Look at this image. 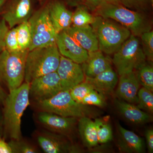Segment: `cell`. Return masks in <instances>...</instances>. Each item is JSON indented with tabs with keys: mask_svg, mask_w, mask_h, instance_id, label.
<instances>
[{
	"mask_svg": "<svg viewBox=\"0 0 153 153\" xmlns=\"http://www.w3.org/2000/svg\"><path fill=\"white\" fill-rule=\"evenodd\" d=\"M30 83L24 82L18 88L9 92L3 103V137L19 140L22 138V118L30 104Z\"/></svg>",
	"mask_w": 153,
	"mask_h": 153,
	"instance_id": "1",
	"label": "cell"
},
{
	"mask_svg": "<svg viewBox=\"0 0 153 153\" xmlns=\"http://www.w3.org/2000/svg\"><path fill=\"white\" fill-rule=\"evenodd\" d=\"M95 11L97 16L116 21L137 37L152 29L150 23L144 15L128 8L120 3L105 1Z\"/></svg>",
	"mask_w": 153,
	"mask_h": 153,
	"instance_id": "2",
	"label": "cell"
},
{
	"mask_svg": "<svg viewBox=\"0 0 153 153\" xmlns=\"http://www.w3.org/2000/svg\"><path fill=\"white\" fill-rule=\"evenodd\" d=\"M60 55L56 44L29 51L26 59L25 82L30 84L37 77L57 71Z\"/></svg>",
	"mask_w": 153,
	"mask_h": 153,
	"instance_id": "3",
	"label": "cell"
},
{
	"mask_svg": "<svg viewBox=\"0 0 153 153\" xmlns=\"http://www.w3.org/2000/svg\"><path fill=\"white\" fill-rule=\"evenodd\" d=\"M91 26L98 40L99 49L108 55L115 53L131 34L119 23L99 16L94 17Z\"/></svg>",
	"mask_w": 153,
	"mask_h": 153,
	"instance_id": "4",
	"label": "cell"
},
{
	"mask_svg": "<svg viewBox=\"0 0 153 153\" xmlns=\"http://www.w3.org/2000/svg\"><path fill=\"white\" fill-rule=\"evenodd\" d=\"M29 51L27 49L10 52L5 49L0 54V82L9 92L18 88L24 82Z\"/></svg>",
	"mask_w": 153,
	"mask_h": 153,
	"instance_id": "5",
	"label": "cell"
},
{
	"mask_svg": "<svg viewBox=\"0 0 153 153\" xmlns=\"http://www.w3.org/2000/svg\"><path fill=\"white\" fill-rule=\"evenodd\" d=\"M36 102L40 111L52 113L65 117H90L94 114L93 110L89 105L74 100L69 91H61L49 99Z\"/></svg>",
	"mask_w": 153,
	"mask_h": 153,
	"instance_id": "6",
	"label": "cell"
},
{
	"mask_svg": "<svg viewBox=\"0 0 153 153\" xmlns=\"http://www.w3.org/2000/svg\"><path fill=\"white\" fill-rule=\"evenodd\" d=\"M146 59L139 39L131 34L114 54L112 62L120 76L136 70L146 63Z\"/></svg>",
	"mask_w": 153,
	"mask_h": 153,
	"instance_id": "7",
	"label": "cell"
},
{
	"mask_svg": "<svg viewBox=\"0 0 153 153\" xmlns=\"http://www.w3.org/2000/svg\"><path fill=\"white\" fill-rule=\"evenodd\" d=\"M28 22L32 36L29 51L56 44L57 34L50 19L48 5L32 14Z\"/></svg>",
	"mask_w": 153,
	"mask_h": 153,
	"instance_id": "8",
	"label": "cell"
},
{
	"mask_svg": "<svg viewBox=\"0 0 153 153\" xmlns=\"http://www.w3.org/2000/svg\"><path fill=\"white\" fill-rule=\"evenodd\" d=\"M62 91L57 71L37 77L30 83V97L36 102L53 97Z\"/></svg>",
	"mask_w": 153,
	"mask_h": 153,
	"instance_id": "9",
	"label": "cell"
},
{
	"mask_svg": "<svg viewBox=\"0 0 153 153\" xmlns=\"http://www.w3.org/2000/svg\"><path fill=\"white\" fill-rule=\"evenodd\" d=\"M32 14L31 0H10L6 2L1 16L10 29L28 22Z\"/></svg>",
	"mask_w": 153,
	"mask_h": 153,
	"instance_id": "10",
	"label": "cell"
},
{
	"mask_svg": "<svg viewBox=\"0 0 153 153\" xmlns=\"http://www.w3.org/2000/svg\"><path fill=\"white\" fill-rule=\"evenodd\" d=\"M56 71L60 77L62 91H69L85 80V74L80 64L62 55Z\"/></svg>",
	"mask_w": 153,
	"mask_h": 153,
	"instance_id": "11",
	"label": "cell"
},
{
	"mask_svg": "<svg viewBox=\"0 0 153 153\" xmlns=\"http://www.w3.org/2000/svg\"><path fill=\"white\" fill-rule=\"evenodd\" d=\"M65 136L51 131H44L38 134L37 140L38 144L46 153L77 152L78 148Z\"/></svg>",
	"mask_w": 153,
	"mask_h": 153,
	"instance_id": "12",
	"label": "cell"
},
{
	"mask_svg": "<svg viewBox=\"0 0 153 153\" xmlns=\"http://www.w3.org/2000/svg\"><path fill=\"white\" fill-rule=\"evenodd\" d=\"M38 122L48 130L66 136L72 131L78 123V118L65 117L52 113L40 111L37 116Z\"/></svg>",
	"mask_w": 153,
	"mask_h": 153,
	"instance_id": "13",
	"label": "cell"
},
{
	"mask_svg": "<svg viewBox=\"0 0 153 153\" xmlns=\"http://www.w3.org/2000/svg\"><path fill=\"white\" fill-rule=\"evenodd\" d=\"M56 44L60 55L75 63H85L88 57V53L75 41L65 31L57 34Z\"/></svg>",
	"mask_w": 153,
	"mask_h": 153,
	"instance_id": "14",
	"label": "cell"
},
{
	"mask_svg": "<svg viewBox=\"0 0 153 153\" xmlns=\"http://www.w3.org/2000/svg\"><path fill=\"white\" fill-rule=\"evenodd\" d=\"M64 31L88 53L99 50L97 37L91 25L83 27L70 26Z\"/></svg>",
	"mask_w": 153,
	"mask_h": 153,
	"instance_id": "15",
	"label": "cell"
},
{
	"mask_svg": "<svg viewBox=\"0 0 153 153\" xmlns=\"http://www.w3.org/2000/svg\"><path fill=\"white\" fill-rule=\"evenodd\" d=\"M48 7L50 19L57 34L71 26L73 13L64 4L55 1L48 5Z\"/></svg>",
	"mask_w": 153,
	"mask_h": 153,
	"instance_id": "16",
	"label": "cell"
},
{
	"mask_svg": "<svg viewBox=\"0 0 153 153\" xmlns=\"http://www.w3.org/2000/svg\"><path fill=\"white\" fill-rule=\"evenodd\" d=\"M120 76L117 95L130 103H137L140 83L135 72L132 71Z\"/></svg>",
	"mask_w": 153,
	"mask_h": 153,
	"instance_id": "17",
	"label": "cell"
},
{
	"mask_svg": "<svg viewBox=\"0 0 153 153\" xmlns=\"http://www.w3.org/2000/svg\"><path fill=\"white\" fill-rule=\"evenodd\" d=\"M84 81L94 90L104 96L112 93L117 84L118 77L116 72L111 68L94 77L85 76Z\"/></svg>",
	"mask_w": 153,
	"mask_h": 153,
	"instance_id": "18",
	"label": "cell"
},
{
	"mask_svg": "<svg viewBox=\"0 0 153 153\" xmlns=\"http://www.w3.org/2000/svg\"><path fill=\"white\" fill-rule=\"evenodd\" d=\"M82 68L86 77H94L111 68L110 61L98 50L89 52L87 60Z\"/></svg>",
	"mask_w": 153,
	"mask_h": 153,
	"instance_id": "19",
	"label": "cell"
},
{
	"mask_svg": "<svg viewBox=\"0 0 153 153\" xmlns=\"http://www.w3.org/2000/svg\"><path fill=\"white\" fill-rule=\"evenodd\" d=\"M115 104L121 114L131 122L142 124L148 122L151 120L149 114L134 105L117 100L116 101Z\"/></svg>",
	"mask_w": 153,
	"mask_h": 153,
	"instance_id": "20",
	"label": "cell"
},
{
	"mask_svg": "<svg viewBox=\"0 0 153 153\" xmlns=\"http://www.w3.org/2000/svg\"><path fill=\"white\" fill-rule=\"evenodd\" d=\"M78 128L83 143L88 148L97 146L99 143L95 123L90 117H80L78 119Z\"/></svg>",
	"mask_w": 153,
	"mask_h": 153,
	"instance_id": "21",
	"label": "cell"
},
{
	"mask_svg": "<svg viewBox=\"0 0 153 153\" xmlns=\"http://www.w3.org/2000/svg\"><path fill=\"white\" fill-rule=\"evenodd\" d=\"M121 136L120 147L124 151L130 152L142 153L144 150L143 139L133 132L119 126Z\"/></svg>",
	"mask_w": 153,
	"mask_h": 153,
	"instance_id": "22",
	"label": "cell"
},
{
	"mask_svg": "<svg viewBox=\"0 0 153 153\" xmlns=\"http://www.w3.org/2000/svg\"><path fill=\"white\" fill-rule=\"evenodd\" d=\"M17 38L20 50H29L32 36L31 28L28 21L17 26Z\"/></svg>",
	"mask_w": 153,
	"mask_h": 153,
	"instance_id": "23",
	"label": "cell"
},
{
	"mask_svg": "<svg viewBox=\"0 0 153 153\" xmlns=\"http://www.w3.org/2000/svg\"><path fill=\"white\" fill-rule=\"evenodd\" d=\"M137 78L143 87L153 91V68L151 65L144 63L136 70Z\"/></svg>",
	"mask_w": 153,
	"mask_h": 153,
	"instance_id": "24",
	"label": "cell"
},
{
	"mask_svg": "<svg viewBox=\"0 0 153 153\" xmlns=\"http://www.w3.org/2000/svg\"><path fill=\"white\" fill-rule=\"evenodd\" d=\"M94 19V16L88 12L86 8L79 7L72 14V26L83 27L91 25Z\"/></svg>",
	"mask_w": 153,
	"mask_h": 153,
	"instance_id": "25",
	"label": "cell"
},
{
	"mask_svg": "<svg viewBox=\"0 0 153 153\" xmlns=\"http://www.w3.org/2000/svg\"><path fill=\"white\" fill-rule=\"evenodd\" d=\"M137 102L140 109L152 114L153 112V94L152 91L144 87L139 90L137 94Z\"/></svg>",
	"mask_w": 153,
	"mask_h": 153,
	"instance_id": "26",
	"label": "cell"
},
{
	"mask_svg": "<svg viewBox=\"0 0 153 153\" xmlns=\"http://www.w3.org/2000/svg\"><path fill=\"white\" fill-rule=\"evenodd\" d=\"M95 123L98 143H105L112 139V131L111 127L108 124L104 122L100 119H96Z\"/></svg>",
	"mask_w": 153,
	"mask_h": 153,
	"instance_id": "27",
	"label": "cell"
},
{
	"mask_svg": "<svg viewBox=\"0 0 153 153\" xmlns=\"http://www.w3.org/2000/svg\"><path fill=\"white\" fill-rule=\"evenodd\" d=\"M9 144L13 153H36L38 152L37 148L32 144L22 139L10 140Z\"/></svg>",
	"mask_w": 153,
	"mask_h": 153,
	"instance_id": "28",
	"label": "cell"
},
{
	"mask_svg": "<svg viewBox=\"0 0 153 153\" xmlns=\"http://www.w3.org/2000/svg\"><path fill=\"white\" fill-rule=\"evenodd\" d=\"M92 89L90 85L84 81L75 85L69 91L73 99L81 103L82 100Z\"/></svg>",
	"mask_w": 153,
	"mask_h": 153,
	"instance_id": "29",
	"label": "cell"
},
{
	"mask_svg": "<svg viewBox=\"0 0 153 153\" xmlns=\"http://www.w3.org/2000/svg\"><path fill=\"white\" fill-rule=\"evenodd\" d=\"M143 50L146 58L152 62L153 60V32H145L141 35Z\"/></svg>",
	"mask_w": 153,
	"mask_h": 153,
	"instance_id": "30",
	"label": "cell"
},
{
	"mask_svg": "<svg viewBox=\"0 0 153 153\" xmlns=\"http://www.w3.org/2000/svg\"><path fill=\"white\" fill-rule=\"evenodd\" d=\"M81 103L87 105L104 107L106 105L104 96L92 89L82 100Z\"/></svg>",
	"mask_w": 153,
	"mask_h": 153,
	"instance_id": "31",
	"label": "cell"
},
{
	"mask_svg": "<svg viewBox=\"0 0 153 153\" xmlns=\"http://www.w3.org/2000/svg\"><path fill=\"white\" fill-rule=\"evenodd\" d=\"M5 49L10 52L20 50L17 38V27L9 29L5 38Z\"/></svg>",
	"mask_w": 153,
	"mask_h": 153,
	"instance_id": "32",
	"label": "cell"
},
{
	"mask_svg": "<svg viewBox=\"0 0 153 153\" xmlns=\"http://www.w3.org/2000/svg\"><path fill=\"white\" fill-rule=\"evenodd\" d=\"M151 0H119V3L129 9L140 10L145 8Z\"/></svg>",
	"mask_w": 153,
	"mask_h": 153,
	"instance_id": "33",
	"label": "cell"
},
{
	"mask_svg": "<svg viewBox=\"0 0 153 153\" xmlns=\"http://www.w3.org/2000/svg\"><path fill=\"white\" fill-rule=\"evenodd\" d=\"M9 29L5 21L3 19H0V54L5 49V38Z\"/></svg>",
	"mask_w": 153,
	"mask_h": 153,
	"instance_id": "34",
	"label": "cell"
},
{
	"mask_svg": "<svg viewBox=\"0 0 153 153\" xmlns=\"http://www.w3.org/2000/svg\"><path fill=\"white\" fill-rule=\"evenodd\" d=\"M146 137L148 152L150 153L153 152V130L149 129L146 131Z\"/></svg>",
	"mask_w": 153,
	"mask_h": 153,
	"instance_id": "35",
	"label": "cell"
},
{
	"mask_svg": "<svg viewBox=\"0 0 153 153\" xmlns=\"http://www.w3.org/2000/svg\"><path fill=\"white\" fill-rule=\"evenodd\" d=\"M0 153H13L9 143L3 137L0 138Z\"/></svg>",
	"mask_w": 153,
	"mask_h": 153,
	"instance_id": "36",
	"label": "cell"
},
{
	"mask_svg": "<svg viewBox=\"0 0 153 153\" xmlns=\"http://www.w3.org/2000/svg\"><path fill=\"white\" fill-rule=\"evenodd\" d=\"M86 3L90 7L95 10L101 5L102 3L106 1L105 0H85Z\"/></svg>",
	"mask_w": 153,
	"mask_h": 153,
	"instance_id": "37",
	"label": "cell"
},
{
	"mask_svg": "<svg viewBox=\"0 0 153 153\" xmlns=\"http://www.w3.org/2000/svg\"><path fill=\"white\" fill-rule=\"evenodd\" d=\"M7 94L4 89L2 84L0 82V107L2 106Z\"/></svg>",
	"mask_w": 153,
	"mask_h": 153,
	"instance_id": "38",
	"label": "cell"
},
{
	"mask_svg": "<svg viewBox=\"0 0 153 153\" xmlns=\"http://www.w3.org/2000/svg\"><path fill=\"white\" fill-rule=\"evenodd\" d=\"M3 132H4V127H3L2 113L0 107V138L3 137Z\"/></svg>",
	"mask_w": 153,
	"mask_h": 153,
	"instance_id": "39",
	"label": "cell"
},
{
	"mask_svg": "<svg viewBox=\"0 0 153 153\" xmlns=\"http://www.w3.org/2000/svg\"><path fill=\"white\" fill-rule=\"evenodd\" d=\"M7 1V0H0V16L1 15L3 9Z\"/></svg>",
	"mask_w": 153,
	"mask_h": 153,
	"instance_id": "40",
	"label": "cell"
},
{
	"mask_svg": "<svg viewBox=\"0 0 153 153\" xmlns=\"http://www.w3.org/2000/svg\"><path fill=\"white\" fill-rule=\"evenodd\" d=\"M105 1L108 2L119 3V0H105Z\"/></svg>",
	"mask_w": 153,
	"mask_h": 153,
	"instance_id": "41",
	"label": "cell"
},
{
	"mask_svg": "<svg viewBox=\"0 0 153 153\" xmlns=\"http://www.w3.org/2000/svg\"><path fill=\"white\" fill-rule=\"evenodd\" d=\"M40 1H43V0H40Z\"/></svg>",
	"mask_w": 153,
	"mask_h": 153,
	"instance_id": "42",
	"label": "cell"
}]
</instances>
